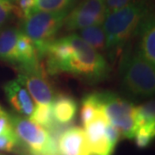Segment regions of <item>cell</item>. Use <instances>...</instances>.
Masks as SVG:
<instances>
[{
    "label": "cell",
    "instance_id": "1",
    "mask_svg": "<svg viewBox=\"0 0 155 155\" xmlns=\"http://www.w3.org/2000/svg\"><path fill=\"white\" fill-rule=\"evenodd\" d=\"M46 71L49 74L70 73L96 83L110 73V67L103 54L88 45L77 34L54 39L45 47Z\"/></svg>",
    "mask_w": 155,
    "mask_h": 155
},
{
    "label": "cell",
    "instance_id": "2",
    "mask_svg": "<svg viewBox=\"0 0 155 155\" xmlns=\"http://www.w3.org/2000/svg\"><path fill=\"white\" fill-rule=\"evenodd\" d=\"M148 11L143 2L129 3L107 15L103 28L106 37V51L118 55L135 35L139 25Z\"/></svg>",
    "mask_w": 155,
    "mask_h": 155
},
{
    "label": "cell",
    "instance_id": "3",
    "mask_svg": "<svg viewBox=\"0 0 155 155\" xmlns=\"http://www.w3.org/2000/svg\"><path fill=\"white\" fill-rule=\"evenodd\" d=\"M122 85L127 93L137 97H149L154 94V67L138 52L127 53L121 61Z\"/></svg>",
    "mask_w": 155,
    "mask_h": 155
},
{
    "label": "cell",
    "instance_id": "4",
    "mask_svg": "<svg viewBox=\"0 0 155 155\" xmlns=\"http://www.w3.org/2000/svg\"><path fill=\"white\" fill-rule=\"evenodd\" d=\"M69 11L35 10L22 19L20 31L33 41L39 59L45 46L54 39L62 28Z\"/></svg>",
    "mask_w": 155,
    "mask_h": 155
},
{
    "label": "cell",
    "instance_id": "5",
    "mask_svg": "<svg viewBox=\"0 0 155 155\" xmlns=\"http://www.w3.org/2000/svg\"><path fill=\"white\" fill-rule=\"evenodd\" d=\"M97 96L108 122L118 129L122 136L134 139L138 128L135 106L111 91L98 92Z\"/></svg>",
    "mask_w": 155,
    "mask_h": 155
},
{
    "label": "cell",
    "instance_id": "6",
    "mask_svg": "<svg viewBox=\"0 0 155 155\" xmlns=\"http://www.w3.org/2000/svg\"><path fill=\"white\" fill-rule=\"evenodd\" d=\"M11 127L28 153L39 155H60L57 142L44 127L20 115L9 114Z\"/></svg>",
    "mask_w": 155,
    "mask_h": 155
},
{
    "label": "cell",
    "instance_id": "7",
    "mask_svg": "<svg viewBox=\"0 0 155 155\" xmlns=\"http://www.w3.org/2000/svg\"><path fill=\"white\" fill-rule=\"evenodd\" d=\"M106 12L104 0H84L68 12L63 26L67 31H76L104 22Z\"/></svg>",
    "mask_w": 155,
    "mask_h": 155
},
{
    "label": "cell",
    "instance_id": "8",
    "mask_svg": "<svg viewBox=\"0 0 155 155\" xmlns=\"http://www.w3.org/2000/svg\"><path fill=\"white\" fill-rule=\"evenodd\" d=\"M108 120L103 110L84 126L91 155H112L116 146L112 144L106 133Z\"/></svg>",
    "mask_w": 155,
    "mask_h": 155
},
{
    "label": "cell",
    "instance_id": "9",
    "mask_svg": "<svg viewBox=\"0 0 155 155\" xmlns=\"http://www.w3.org/2000/svg\"><path fill=\"white\" fill-rule=\"evenodd\" d=\"M17 79L26 87L36 104H52L54 101V91L46 78L45 72L20 73Z\"/></svg>",
    "mask_w": 155,
    "mask_h": 155
},
{
    "label": "cell",
    "instance_id": "10",
    "mask_svg": "<svg viewBox=\"0 0 155 155\" xmlns=\"http://www.w3.org/2000/svg\"><path fill=\"white\" fill-rule=\"evenodd\" d=\"M16 54V67L21 73L45 72L43 67L40 64V59L34 42L21 31L17 38Z\"/></svg>",
    "mask_w": 155,
    "mask_h": 155
},
{
    "label": "cell",
    "instance_id": "11",
    "mask_svg": "<svg viewBox=\"0 0 155 155\" xmlns=\"http://www.w3.org/2000/svg\"><path fill=\"white\" fill-rule=\"evenodd\" d=\"M60 155H91L88 140L83 128H66L57 140Z\"/></svg>",
    "mask_w": 155,
    "mask_h": 155
},
{
    "label": "cell",
    "instance_id": "12",
    "mask_svg": "<svg viewBox=\"0 0 155 155\" xmlns=\"http://www.w3.org/2000/svg\"><path fill=\"white\" fill-rule=\"evenodd\" d=\"M4 91L14 110L20 116L29 118L35 106L26 87L17 78L7 82L4 85Z\"/></svg>",
    "mask_w": 155,
    "mask_h": 155
},
{
    "label": "cell",
    "instance_id": "13",
    "mask_svg": "<svg viewBox=\"0 0 155 155\" xmlns=\"http://www.w3.org/2000/svg\"><path fill=\"white\" fill-rule=\"evenodd\" d=\"M138 52L142 58L155 67V23L152 14L147 13L139 25Z\"/></svg>",
    "mask_w": 155,
    "mask_h": 155
},
{
    "label": "cell",
    "instance_id": "14",
    "mask_svg": "<svg viewBox=\"0 0 155 155\" xmlns=\"http://www.w3.org/2000/svg\"><path fill=\"white\" fill-rule=\"evenodd\" d=\"M52 110L56 122L68 126L77 115V102L72 97L60 94L55 96L52 102Z\"/></svg>",
    "mask_w": 155,
    "mask_h": 155
},
{
    "label": "cell",
    "instance_id": "15",
    "mask_svg": "<svg viewBox=\"0 0 155 155\" xmlns=\"http://www.w3.org/2000/svg\"><path fill=\"white\" fill-rule=\"evenodd\" d=\"M20 30L16 27L0 30V61L16 67L17 41Z\"/></svg>",
    "mask_w": 155,
    "mask_h": 155
},
{
    "label": "cell",
    "instance_id": "16",
    "mask_svg": "<svg viewBox=\"0 0 155 155\" xmlns=\"http://www.w3.org/2000/svg\"><path fill=\"white\" fill-rule=\"evenodd\" d=\"M79 36L97 52L106 51V37L103 25H93L78 30Z\"/></svg>",
    "mask_w": 155,
    "mask_h": 155
},
{
    "label": "cell",
    "instance_id": "17",
    "mask_svg": "<svg viewBox=\"0 0 155 155\" xmlns=\"http://www.w3.org/2000/svg\"><path fill=\"white\" fill-rule=\"evenodd\" d=\"M29 119L32 122L44 127L48 132L57 122L53 115L52 104H37L35 107L33 113L29 117Z\"/></svg>",
    "mask_w": 155,
    "mask_h": 155
},
{
    "label": "cell",
    "instance_id": "18",
    "mask_svg": "<svg viewBox=\"0 0 155 155\" xmlns=\"http://www.w3.org/2000/svg\"><path fill=\"white\" fill-rule=\"evenodd\" d=\"M100 110H102V109L97 93L85 96L82 100V107L80 112L81 122L84 127L91 122Z\"/></svg>",
    "mask_w": 155,
    "mask_h": 155
},
{
    "label": "cell",
    "instance_id": "19",
    "mask_svg": "<svg viewBox=\"0 0 155 155\" xmlns=\"http://www.w3.org/2000/svg\"><path fill=\"white\" fill-rule=\"evenodd\" d=\"M154 100H150L141 105L135 107L136 121L139 127H155Z\"/></svg>",
    "mask_w": 155,
    "mask_h": 155
},
{
    "label": "cell",
    "instance_id": "20",
    "mask_svg": "<svg viewBox=\"0 0 155 155\" xmlns=\"http://www.w3.org/2000/svg\"><path fill=\"white\" fill-rule=\"evenodd\" d=\"M76 0H35V10L45 11H69Z\"/></svg>",
    "mask_w": 155,
    "mask_h": 155
},
{
    "label": "cell",
    "instance_id": "21",
    "mask_svg": "<svg viewBox=\"0 0 155 155\" xmlns=\"http://www.w3.org/2000/svg\"><path fill=\"white\" fill-rule=\"evenodd\" d=\"M24 149H27V147L22 144L15 132L0 135V151L9 153H22V150Z\"/></svg>",
    "mask_w": 155,
    "mask_h": 155
},
{
    "label": "cell",
    "instance_id": "22",
    "mask_svg": "<svg viewBox=\"0 0 155 155\" xmlns=\"http://www.w3.org/2000/svg\"><path fill=\"white\" fill-rule=\"evenodd\" d=\"M155 134V127L141 126L139 127L134 139H135L136 145L140 148H145L148 147L152 142Z\"/></svg>",
    "mask_w": 155,
    "mask_h": 155
},
{
    "label": "cell",
    "instance_id": "23",
    "mask_svg": "<svg viewBox=\"0 0 155 155\" xmlns=\"http://www.w3.org/2000/svg\"><path fill=\"white\" fill-rule=\"evenodd\" d=\"M14 5V13L22 19L35 10V0H17Z\"/></svg>",
    "mask_w": 155,
    "mask_h": 155
},
{
    "label": "cell",
    "instance_id": "24",
    "mask_svg": "<svg viewBox=\"0 0 155 155\" xmlns=\"http://www.w3.org/2000/svg\"><path fill=\"white\" fill-rule=\"evenodd\" d=\"M14 13V5L9 0H0V30L6 25Z\"/></svg>",
    "mask_w": 155,
    "mask_h": 155
},
{
    "label": "cell",
    "instance_id": "25",
    "mask_svg": "<svg viewBox=\"0 0 155 155\" xmlns=\"http://www.w3.org/2000/svg\"><path fill=\"white\" fill-rule=\"evenodd\" d=\"M13 132H14V130L11 127L9 113L4 110L0 113V135L1 134H11Z\"/></svg>",
    "mask_w": 155,
    "mask_h": 155
},
{
    "label": "cell",
    "instance_id": "26",
    "mask_svg": "<svg viewBox=\"0 0 155 155\" xmlns=\"http://www.w3.org/2000/svg\"><path fill=\"white\" fill-rule=\"evenodd\" d=\"M130 1L131 0H104L107 15L126 6Z\"/></svg>",
    "mask_w": 155,
    "mask_h": 155
},
{
    "label": "cell",
    "instance_id": "27",
    "mask_svg": "<svg viewBox=\"0 0 155 155\" xmlns=\"http://www.w3.org/2000/svg\"><path fill=\"white\" fill-rule=\"evenodd\" d=\"M9 1H11V3H14V4H15V3L17 2V0H9Z\"/></svg>",
    "mask_w": 155,
    "mask_h": 155
},
{
    "label": "cell",
    "instance_id": "28",
    "mask_svg": "<svg viewBox=\"0 0 155 155\" xmlns=\"http://www.w3.org/2000/svg\"><path fill=\"white\" fill-rule=\"evenodd\" d=\"M3 111H4V109L0 106V113H1V112H3Z\"/></svg>",
    "mask_w": 155,
    "mask_h": 155
},
{
    "label": "cell",
    "instance_id": "29",
    "mask_svg": "<svg viewBox=\"0 0 155 155\" xmlns=\"http://www.w3.org/2000/svg\"><path fill=\"white\" fill-rule=\"evenodd\" d=\"M0 155H3V154H0Z\"/></svg>",
    "mask_w": 155,
    "mask_h": 155
}]
</instances>
